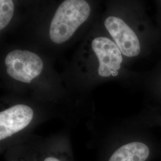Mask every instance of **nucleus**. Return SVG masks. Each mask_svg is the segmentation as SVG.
Masks as SVG:
<instances>
[{"mask_svg":"<svg viewBox=\"0 0 161 161\" xmlns=\"http://www.w3.org/2000/svg\"><path fill=\"white\" fill-rule=\"evenodd\" d=\"M92 50L99 62L98 73L103 77L118 75L122 62V53L115 42L106 37H97L92 41Z\"/></svg>","mask_w":161,"mask_h":161,"instance_id":"7ed1b4c3","label":"nucleus"},{"mask_svg":"<svg viewBox=\"0 0 161 161\" xmlns=\"http://www.w3.org/2000/svg\"><path fill=\"white\" fill-rule=\"evenodd\" d=\"M90 7L84 0L64 1L54 14L50 27L53 42L62 44L68 40L90 14Z\"/></svg>","mask_w":161,"mask_h":161,"instance_id":"f257e3e1","label":"nucleus"},{"mask_svg":"<svg viewBox=\"0 0 161 161\" xmlns=\"http://www.w3.org/2000/svg\"><path fill=\"white\" fill-rule=\"evenodd\" d=\"M44 161H60L58 158H54V157H48L44 159Z\"/></svg>","mask_w":161,"mask_h":161,"instance_id":"6e6552de","label":"nucleus"},{"mask_svg":"<svg viewBox=\"0 0 161 161\" xmlns=\"http://www.w3.org/2000/svg\"><path fill=\"white\" fill-rule=\"evenodd\" d=\"M104 26L124 55L127 57L138 56L140 52L138 38L125 22L119 17L109 16L105 20Z\"/></svg>","mask_w":161,"mask_h":161,"instance_id":"20e7f679","label":"nucleus"},{"mask_svg":"<svg viewBox=\"0 0 161 161\" xmlns=\"http://www.w3.org/2000/svg\"><path fill=\"white\" fill-rule=\"evenodd\" d=\"M14 12V4L11 0L0 1V29H4L10 22Z\"/></svg>","mask_w":161,"mask_h":161,"instance_id":"0eeeda50","label":"nucleus"},{"mask_svg":"<svg viewBox=\"0 0 161 161\" xmlns=\"http://www.w3.org/2000/svg\"><path fill=\"white\" fill-rule=\"evenodd\" d=\"M5 64L7 72L13 79L25 83L40 75L43 69L41 58L28 50H16L6 56Z\"/></svg>","mask_w":161,"mask_h":161,"instance_id":"f03ea898","label":"nucleus"},{"mask_svg":"<svg viewBox=\"0 0 161 161\" xmlns=\"http://www.w3.org/2000/svg\"><path fill=\"white\" fill-rule=\"evenodd\" d=\"M150 153L149 146L141 142H132L116 150L108 161H146Z\"/></svg>","mask_w":161,"mask_h":161,"instance_id":"423d86ee","label":"nucleus"},{"mask_svg":"<svg viewBox=\"0 0 161 161\" xmlns=\"http://www.w3.org/2000/svg\"><path fill=\"white\" fill-rule=\"evenodd\" d=\"M34 117L28 106L17 104L0 113V140H3L27 127Z\"/></svg>","mask_w":161,"mask_h":161,"instance_id":"39448f33","label":"nucleus"}]
</instances>
